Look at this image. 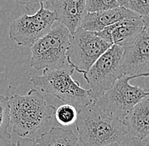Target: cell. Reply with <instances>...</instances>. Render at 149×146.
I'll use <instances>...</instances> for the list:
<instances>
[{
	"instance_id": "6da1fadb",
	"label": "cell",
	"mask_w": 149,
	"mask_h": 146,
	"mask_svg": "<svg viewBox=\"0 0 149 146\" xmlns=\"http://www.w3.org/2000/svg\"><path fill=\"white\" fill-rule=\"evenodd\" d=\"M79 145L84 146L139 145L130 136L124 121L94 103L78 111L74 122Z\"/></svg>"
},
{
	"instance_id": "7a4b0ae2",
	"label": "cell",
	"mask_w": 149,
	"mask_h": 146,
	"mask_svg": "<svg viewBox=\"0 0 149 146\" xmlns=\"http://www.w3.org/2000/svg\"><path fill=\"white\" fill-rule=\"evenodd\" d=\"M9 104L12 132L19 137L37 132L53 118L56 111L36 88L31 89L25 95L10 96Z\"/></svg>"
},
{
	"instance_id": "3957f363",
	"label": "cell",
	"mask_w": 149,
	"mask_h": 146,
	"mask_svg": "<svg viewBox=\"0 0 149 146\" xmlns=\"http://www.w3.org/2000/svg\"><path fill=\"white\" fill-rule=\"evenodd\" d=\"M74 71L71 66L54 69H44L42 75L31 77V82L42 92L73 105L79 111L92 104L94 98L91 89H84L72 78Z\"/></svg>"
},
{
	"instance_id": "277c9868",
	"label": "cell",
	"mask_w": 149,
	"mask_h": 146,
	"mask_svg": "<svg viewBox=\"0 0 149 146\" xmlns=\"http://www.w3.org/2000/svg\"><path fill=\"white\" fill-rule=\"evenodd\" d=\"M70 36L68 28L56 20L49 31L31 46V66L37 70L70 67L66 57Z\"/></svg>"
},
{
	"instance_id": "5b68a950",
	"label": "cell",
	"mask_w": 149,
	"mask_h": 146,
	"mask_svg": "<svg viewBox=\"0 0 149 146\" xmlns=\"http://www.w3.org/2000/svg\"><path fill=\"white\" fill-rule=\"evenodd\" d=\"M123 53L124 46L113 44L83 73L94 100L110 89L114 82L124 74Z\"/></svg>"
},
{
	"instance_id": "8992f818",
	"label": "cell",
	"mask_w": 149,
	"mask_h": 146,
	"mask_svg": "<svg viewBox=\"0 0 149 146\" xmlns=\"http://www.w3.org/2000/svg\"><path fill=\"white\" fill-rule=\"evenodd\" d=\"M139 78L136 75L123 74L100 97L93 103L105 111L124 121L131 109L144 96L149 95V91L139 86L130 84L132 79Z\"/></svg>"
},
{
	"instance_id": "52a82bcc",
	"label": "cell",
	"mask_w": 149,
	"mask_h": 146,
	"mask_svg": "<svg viewBox=\"0 0 149 146\" xmlns=\"http://www.w3.org/2000/svg\"><path fill=\"white\" fill-rule=\"evenodd\" d=\"M110 46L95 32L79 26L70 36L67 61L74 71L83 74Z\"/></svg>"
},
{
	"instance_id": "ba28073f",
	"label": "cell",
	"mask_w": 149,
	"mask_h": 146,
	"mask_svg": "<svg viewBox=\"0 0 149 146\" xmlns=\"http://www.w3.org/2000/svg\"><path fill=\"white\" fill-rule=\"evenodd\" d=\"M56 20L55 13L41 3L34 15H24L9 25V38L18 46L31 47L49 31Z\"/></svg>"
},
{
	"instance_id": "9c48e42d",
	"label": "cell",
	"mask_w": 149,
	"mask_h": 146,
	"mask_svg": "<svg viewBox=\"0 0 149 146\" xmlns=\"http://www.w3.org/2000/svg\"><path fill=\"white\" fill-rule=\"evenodd\" d=\"M123 73L149 77V33L142 30L124 46Z\"/></svg>"
},
{
	"instance_id": "30bf717a",
	"label": "cell",
	"mask_w": 149,
	"mask_h": 146,
	"mask_svg": "<svg viewBox=\"0 0 149 146\" xmlns=\"http://www.w3.org/2000/svg\"><path fill=\"white\" fill-rule=\"evenodd\" d=\"M44 6L55 13L56 19L68 28L70 35L81 26V19L87 12L86 0H49Z\"/></svg>"
},
{
	"instance_id": "8fae6325",
	"label": "cell",
	"mask_w": 149,
	"mask_h": 146,
	"mask_svg": "<svg viewBox=\"0 0 149 146\" xmlns=\"http://www.w3.org/2000/svg\"><path fill=\"white\" fill-rule=\"evenodd\" d=\"M143 30V21L138 16L123 19L95 32L97 36L111 45L125 46Z\"/></svg>"
},
{
	"instance_id": "7c38bea8",
	"label": "cell",
	"mask_w": 149,
	"mask_h": 146,
	"mask_svg": "<svg viewBox=\"0 0 149 146\" xmlns=\"http://www.w3.org/2000/svg\"><path fill=\"white\" fill-rule=\"evenodd\" d=\"M139 15L124 6L113 9L86 12L81 22V27L93 32L100 31L107 26L125 19L136 18Z\"/></svg>"
},
{
	"instance_id": "4fadbf2b",
	"label": "cell",
	"mask_w": 149,
	"mask_h": 146,
	"mask_svg": "<svg viewBox=\"0 0 149 146\" xmlns=\"http://www.w3.org/2000/svg\"><path fill=\"white\" fill-rule=\"evenodd\" d=\"M130 136L140 141L149 134V95L144 96L124 119Z\"/></svg>"
},
{
	"instance_id": "5bb4252c",
	"label": "cell",
	"mask_w": 149,
	"mask_h": 146,
	"mask_svg": "<svg viewBox=\"0 0 149 146\" xmlns=\"http://www.w3.org/2000/svg\"><path fill=\"white\" fill-rule=\"evenodd\" d=\"M36 145H79V138L70 129L53 127L49 131L35 138Z\"/></svg>"
},
{
	"instance_id": "9a60e30c",
	"label": "cell",
	"mask_w": 149,
	"mask_h": 146,
	"mask_svg": "<svg viewBox=\"0 0 149 146\" xmlns=\"http://www.w3.org/2000/svg\"><path fill=\"white\" fill-rule=\"evenodd\" d=\"M10 127L9 97L0 94V146L15 145L9 132Z\"/></svg>"
},
{
	"instance_id": "2e32d148",
	"label": "cell",
	"mask_w": 149,
	"mask_h": 146,
	"mask_svg": "<svg viewBox=\"0 0 149 146\" xmlns=\"http://www.w3.org/2000/svg\"><path fill=\"white\" fill-rule=\"evenodd\" d=\"M54 115L57 122L59 124L63 126H70L76 121L78 110L73 105L65 103L56 109Z\"/></svg>"
},
{
	"instance_id": "e0dca14e",
	"label": "cell",
	"mask_w": 149,
	"mask_h": 146,
	"mask_svg": "<svg viewBox=\"0 0 149 146\" xmlns=\"http://www.w3.org/2000/svg\"><path fill=\"white\" fill-rule=\"evenodd\" d=\"M86 3L87 12L106 10L120 6L117 0H86Z\"/></svg>"
},
{
	"instance_id": "ac0fdd59",
	"label": "cell",
	"mask_w": 149,
	"mask_h": 146,
	"mask_svg": "<svg viewBox=\"0 0 149 146\" xmlns=\"http://www.w3.org/2000/svg\"><path fill=\"white\" fill-rule=\"evenodd\" d=\"M126 8L139 16H145L149 14V0H127Z\"/></svg>"
},
{
	"instance_id": "d6986e66",
	"label": "cell",
	"mask_w": 149,
	"mask_h": 146,
	"mask_svg": "<svg viewBox=\"0 0 149 146\" xmlns=\"http://www.w3.org/2000/svg\"><path fill=\"white\" fill-rule=\"evenodd\" d=\"M49 0H19V3L23 5L28 11H33L40 7L41 3H45Z\"/></svg>"
},
{
	"instance_id": "ffe728a7",
	"label": "cell",
	"mask_w": 149,
	"mask_h": 146,
	"mask_svg": "<svg viewBox=\"0 0 149 146\" xmlns=\"http://www.w3.org/2000/svg\"><path fill=\"white\" fill-rule=\"evenodd\" d=\"M15 145L19 146H32L35 145V138H23L15 142Z\"/></svg>"
},
{
	"instance_id": "44dd1931",
	"label": "cell",
	"mask_w": 149,
	"mask_h": 146,
	"mask_svg": "<svg viewBox=\"0 0 149 146\" xmlns=\"http://www.w3.org/2000/svg\"><path fill=\"white\" fill-rule=\"evenodd\" d=\"M143 21V30L149 33V14L145 16H140Z\"/></svg>"
},
{
	"instance_id": "7402d4cb",
	"label": "cell",
	"mask_w": 149,
	"mask_h": 146,
	"mask_svg": "<svg viewBox=\"0 0 149 146\" xmlns=\"http://www.w3.org/2000/svg\"><path fill=\"white\" fill-rule=\"evenodd\" d=\"M139 145H149V134L140 141Z\"/></svg>"
},
{
	"instance_id": "603a6c76",
	"label": "cell",
	"mask_w": 149,
	"mask_h": 146,
	"mask_svg": "<svg viewBox=\"0 0 149 146\" xmlns=\"http://www.w3.org/2000/svg\"><path fill=\"white\" fill-rule=\"evenodd\" d=\"M118 3H120V6H124L126 8V4H127V0H117Z\"/></svg>"
},
{
	"instance_id": "cb8c5ba5",
	"label": "cell",
	"mask_w": 149,
	"mask_h": 146,
	"mask_svg": "<svg viewBox=\"0 0 149 146\" xmlns=\"http://www.w3.org/2000/svg\"><path fill=\"white\" fill-rule=\"evenodd\" d=\"M148 78H149V77H148Z\"/></svg>"
}]
</instances>
